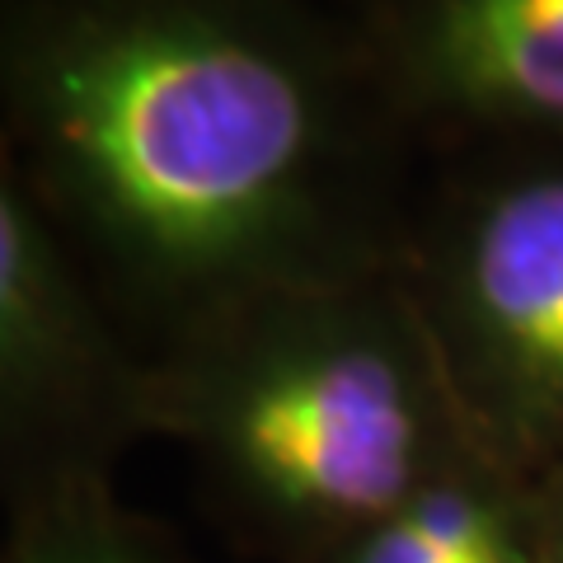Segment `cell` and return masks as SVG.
Returning <instances> with one entry per match:
<instances>
[{
	"instance_id": "5",
	"label": "cell",
	"mask_w": 563,
	"mask_h": 563,
	"mask_svg": "<svg viewBox=\"0 0 563 563\" xmlns=\"http://www.w3.org/2000/svg\"><path fill=\"white\" fill-rule=\"evenodd\" d=\"M395 118L451 155L563 151V0H372Z\"/></svg>"
},
{
	"instance_id": "4",
	"label": "cell",
	"mask_w": 563,
	"mask_h": 563,
	"mask_svg": "<svg viewBox=\"0 0 563 563\" xmlns=\"http://www.w3.org/2000/svg\"><path fill=\"white\" fill-rule=\"evenodd\" d=\"M146 357L33 202L0 174V446L5 488L113 470L146 437Z\"/></svg>"
},
{
	"instance_id": "2",
	"label": "cell",
	"mask_w": 563,
	"mask_h": 563,
	"mask_svg": "<svg viewBox=\"0 0 563 563\" xmlns=\"http://www.w3.org/2000/svg\"><path fill=\"white\" fill-rule=\"evenodd\" d=\"M141 428L188 455L211 512L268 563H333L474 451L399 263L174 339L146 362Z\"/></svg>"
},
{
	"instance_id": "1",
	"label": "cell",
	"mask_w": 563,
	"mask_h": 563,
	"mask_svg": "<svg viewBox=\"0 0 563 563\" xmlns=\"http://www.w3.org/2000/svg\"><path fill=\"white\" fill-rule=\"evenodd\" d=\"M5 179L155 357L273 291L399 263L362 24L306 0H5Z\"/></svg>"
},
{
	"instance_id": "6",
	"label": "cell",
	"mask_w": 563,
	"mask_h": 563,
	"mask_svg": "<svg viewBox=\"0 0 563 563\" xmlns=\"http://www.w3.org/2000/svg\"><path fill=\"white\" fill-rule=\"evenodd\" d=\"M333 563H536L531 488L465 451Z\"/></svg>"
},
{
	"instance_id": "7",
	"label": "cell",
	"mask_w": 563,
	"mask_h": 563,
	"mask_svg": "<svg viewBox=\"0 0 563 563\" xmlns=\"http://www.w3.org/2000/svg\"><path fill=\"white\" fill-rule=\"evenodd\" d=\"M0 563H192L161 526L118 498L109 470L5 488Z\"/></svg>"
},
{
	"instance_id": "3",
	"label": "cell",
	"mask_w": 563,
	"mask_h": 563,
	"mask_svg": "<svg viewBox=\"0 0 563 563\" xmlns=\"http://www.w3.org/2000/svg\"><path fill=\"white\" fill-rule=\"evenodd\" d=\"M399 277L470 446L517 484L563 470V151L470 155L409 211Z\"/></svg>"
},
{
	"instance_id": "8",
	"label": "cell",
	"mask_w": 563,
	"mask_h": 563,
	"mask_svg": "<svg viewBox=\"0 0 563 563\" xmlns=\"http://www.w3.org/2000/svg\"><path fill=\"white\" fill-rule=\"evenodd\" d=\"M531 554L536 563H563V470L531 484Z\"/></svg>"
}]
</instances>
